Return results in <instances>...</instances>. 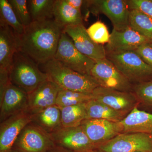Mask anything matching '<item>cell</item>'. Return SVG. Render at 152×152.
Listing matches in <instances>:
<instances>
[{
  "label": "cell",
  "mask_w": 152,
  "mask_h": 152,
  "mask_svg": "<svg viewBox=\"0 0 152 152\" xmlns=\"http://www.w3.org/2000/svg\"><path fill=\"white\" fill-rule=\"evenodd\" d=\"M63 32L54 19L32 22L17 36L18 51L43 65L53 58Z\"/></svg>",
  "instance_id": "6da1fadb"
},
{
  "label": "cell",
  "mask_w": 152,
  "mask_h": 152,
  "mask_svg": "<svg viewBox=\"0 0 152 152\" xmlns=\"http://www.w3.org/2000/svg\"><path fill=\"white\" fill-rule=\"evenodd\" d=\"M43 65L49 80L61 89L92 94L100 86L91 76L72 70L54 59Z\"/></svg>",
  "instance_id": "7a4b0ae2"
},
{
  "label": "cell",
  "mask_w": 152,
  "mask_h": 152,
  "mask_svg": "<svg viewBox=\"0 0 152 152\" xmlns=\"http://www.w3.org/2000/svg\"><path fill=\"white\" fill-rule=\"evenodd\" d=\"M39 64L23 52L14 55L9 71L11 83L27 94L48 80V76L39 69Z\"/></svg>",
  "instance_id": "3957f363"
},
{
  "label": "cell",
  "mask_w": 152,
  "mask_h": 152,
  "mask_svg": "<svg viewBox=\"0 0 152 152\" xmlns=\"http://www.w3.org/2000/svg\"><path fill=\"white\" fill-rule=\"evenodd\" d=\"M106 58L133 85L152 80V68L134 51L106 53Z\"/></svg>",
  "instance_id": "277c9868"
},
{
  "label": "cell",
  "mask_w": 152,
  "mask_h": 152,
  "mask_svg": "<svg viewBox=\"0 0 152 152\" xmlns=\"http://www.w3.org/2000/svg\"><path fill=\"white\" fill-rule=\"evenodd\" d=\"M88 10L94 15L103 14L111 21L113 29L118 31L127 29L130 10L127 0H90L84 1Z\"/></svg>",
  "instance_id": "5b68a950"
},
{
  "label": "cell",
  "mask_w": 152,
  "mask_h": 152,
  "mask_svg": "<svg viewBox=\"0 0 152 152\" xmlns=\"http://www.w3.org/2000/svg\"><path fill=\"white\" fill-rule=\"evenodd\" d=\"M53 59L72 70L89 75L95 63L79 52L72 39L64 32L61 34Z\"/></svg>",
  "instance_id": "8992f818"
},
{
  "label": "cell",
  "mask_w": 152,
  "mask_h": 152,
  "mask_svg": "<svg viewBox=\"0 0 152 152\" xmlns=\"http://www.w3.org/2000/svg\"><path fill=\"white\" fill-rule=\"evenodd\" d=\"M90 76L100 86L133 92L132 84L106 58L95 61Z\"/></svg>",
  "instance_id": "52a82bcc"
},
{
  "label": "cell",
  "mask_w": 152,
  "mask_h": 152,
  "mask_svg": "<svg viewBox=\"0 0 152 152\" xmlns=\"http://www.w3.org/2000/svg\"><path fill=\"white\" fill-rule=\"evenodd\" d=\"M55 145L50 134L31 122L22 131L12 148L21 152H48Z\"/></svg>",
  "instance_id": "ba28073f"
},
{
  "label": "cell",
  "mask_w": 152,
  "mask_h": 152,
  "mask_svg": "<svg viewBox=\"0 0 152 152\" xmlns=\"http://www.w3.org/2000/svg\"><path fill=\"white\" fill-rule=\"evenodd\" d=\"M98 148L104 152H152V136L140 132L121 133Z\"/></svg>",
  "instance_id": "9c48e42d"
},
{
  "label": "cell",
  "mask_w": 152,
  "mask_h": 152,
  "mask_svg": "<svg viewBox=\"0 0 152 152\" xmlns=\"http://www.w3.org/2000/svg\"><path fill=\"white\" fill-rule=\"evenodd\" d=\"M92 94L94 99L126 115L137 107L139 103L135 95L131 92L99 86L94 90Z\"/></svg>",
  "instance_id": "30bf717a"
},
{
  "label": "cell",
  "mask_w": 152,
  "mask_h": 152,
  "mask_svg": "<svg viewBox=\"0 0 152 152\" xmlns=\"http://www.w3.org/2000/svg\"><path fill=\"white\" fill-rule=\"evenodd\" d=\"M55 145L75 152H86L97 148L80 126L62 127L50 134Z\"/></svg>",
  "instance_id": "8fae6325"
},
{
  "label": "cell",
  "mask_w": 152,
  "mask_h": 152,
  "mask_svg": "<svg viewBox=\"0 0 152 152\" xmlns=\"http://www.w3.org/2000/svg\"><path fill=\"white\" fill-rule=\"evenodd\" d=\"M91 141L97 148L123 133L121 122L104 119H86L80 125Z\"/></svg>",
  "instance_id": "7c38bea8"
},
{
  "label": "cell",
  "mask_w": 152,
  "mask_h": 152,
  "mask_svg": "<svg viewBox=\"0 0 152 152\" xmlns=\"http://www.w3.org/2000/svg\"><path fill=\"white\" fill-rule=\"evenodd\" d=\"M63 32L72 39L75 46L83 54L95 61L106 58L104 46L92 40L83 24L67 27Z\"/></svg>",
  "instance_id": "4fadbf2b"
},
{
  "label": "cell",
  "mask_w": 152,
  "mask_h": 152,
  "mask_svg": "<svg viewBox=\"0 0 152 152\" xmlns=\"http://www.w3.org/2000/svg\"><path fill=\"white\" fill-rule=\"evenodd\" d=\"M33 115L24 111L9 117L0 124V152L12 148L15 141L24 128L32 121Z\"/></svg>",
  "instance_id": "5bb4252c"
},
{
  "label": "cell",
  "mask_w": 152,
  "mask_h": 152,
  "mask_svg": "<svg viewBox=\"0 0 152 152\" xmlns=\"http://www.w3.org/2000/svg\"><path fill=\"white\" fill-rule=\"evenodd\" d=\"M151 40L129 28L123 31L113 29L110 41L104 46L106 53H121L134 51Z\"/></svg>",
  "instance_id": "9a60e30c"
},
{
  "label": "cell",
  "mask_w": 152,
  "mask_h": 152,
  "mask_svg": "<svg viewBox=\"0 0 152 152\" xmlns=\"http://www.w3.org/2000/svg\"><path fill=\"white\" fill-rule=\"evenodd\" d=\"M28 94L11 83L0 98V121L20 112L28 111Z\"/></svg>",
  "instance_id": "2e32d148"
},
{
  "label": "cell",
  "mask_w": 152,
  "mask_h": 152,
  "mask_svg": "<svg viewBox=\"0 0 152 152\" xmlns=\"http://www.w3.org/2000/svg\"><path fill=\"white\" fill-rule=\"evenodd\" d=\"M59 87L48 80L28 94V111L34 115L56 105Z\"/></svg>",
  "instance_id": "e0dca14e"
},
{
  "label": "cell",
  "mask_w": 152,
  "mask_h": 152,
  "mask_svg": "<svg viewBox=\"0 0 152 152\" xmlns=\"http://www.w3.org/2000/svg\"><path fill=\"white\" fill-rule=\"evenodd\" d=\"M18 51L17 36L8 25L0 23V70L10 71Z\"/></svg>",
  "instance_id": "ac0fdd59"
},
{
  "label": "cell",
  "mask_w": 152,
  "mask_h": 152,
  "mask_svg": "<svg viewBox=\"0 0 152 152\" xmlns=\"http://www.w3.org/2000/svg\"><path fill=\"white\" fill-rule=\"evenodd\" d=\"M120 122L123 133H143L152 136V114L140 110L137 107Z\"/></svg>",
  "instance_id": "d6986e66"
},
{
  "label": "cell",
  "mask_w": 152,
  "mask_h": 152,
  "mask_svg": "<svg viewBox=\"0 0 152 152\" xmlns=\"http://www.w3.org/2000/svg\"><path fill=\"white\" fill-rule=\"evenodd\" d=\"M54 20L63 30L67 27L83 24L81 10L70 5L66 0H55Z\"/></svg>",
  "instance_id": "ffe728a7"
},
{
  "label": "cell",
  "mask_w": 152,
  "mask_h": 152,
  "mask_svg": "<svg viewBox=\"0 0 152 152\" xmlns=\"http://www.w3.org/2000/svg\"><path fill=\"white\" fill-rule=\"evenodd\" d=\"M32 123L49 134L63 127L61 110L58 106H51L33 115Z\"/></svg>",
  "instance_id": "44dd1931"
},
{
  "label": "cell",
  "mask_w": 152,
  "mask_h": 152,
  "mask_svg": "<svg viewBox=\"0 0 152 152\" xmlns=\"http://www.w3.org/2000/svg\"><path fill=\"white\" fill-rule=\"evenodd\" d=\"M86 119H104L120 122L126 116L94 99L86 103Z\"/></svg>",
  "instance_id": "7402d4cb"
},
{
  "label": "cell",
  "mask_w": 152,
  "mask_h": 152,
  "mask_svg": "<svg viewBox=\"0 0 152 152\" xmlns=\"http://www.w3.org/2000/svg\"><path fill=\"white\" fill-rule=\"evenodd\" d=\"M55 0H29L28 6L32 21H43L54 19Z\"/></svg>",
  "instance_id": "603a6c76"
},
{
  "label": "cell",
  "mask_w": 152,
  "mask_h": 152,
  "mask_svg": "<svg viewBox=\"0 0 152 152\" xmlns=\"http://www.w3.org/2000/svg\"><path fill=\"white\" fill-rule=\"evenodd\" d=\"M86 104L60 108L62 124L64 127H73L81 125L86 119Z\"/></svg>",
  "instance_id": "cb8c5ba5"
},
{
  "label": "cell",
  "mask_w": 152,
  "mask_h": 152,
  "mask_svg": "<svg viewBox=\"0 0 152 152\" xmlns=\"http://www.w3.org/2000/svg\"><path fill=\"white\" fill-rule=\"evenodd\" d=\"M129 26L135 31L152 40V19L142 12L130 10Z\"/></svg>",
  "instance_id": "d4e9b609"
},
{
  "label": "cell",
  "mask_w": 152,
  "mask_h": 152,
  "mask_svg": "<svg viewBox=\"0 0 152 152\" xmlns=\"http://www.w3.org/2000/svg\"><path fill=\"white\" fill-rule=\"evenodd\" d=\"M92 99L91 94L61 89L57 96L56 105L62 108L86 104Z\"/></svg>",
  "instance_id": "484cf974"
},
{
  "label": "cell",
  "mask_w": 152,
  "mask_h": 152,
  "mask_svg": "<svg viewBox=\"0 0 152 152\" xmlns=\"http://www.w3.org/2000/svg\"><path fill=\"white\" fill-rule=\"evenodd\" d=\"M0 23L10 27L17 36L21 35L24 31L25 27L19 20L7 0H0Z\"/></svg>",
  "instance_id": "4316f807"
},
{
  "label": "cell",
  "mask_w": 152,
  "mask_h": 152,
  "mask_svg": "<svg viewBox=\"0 0 152 152\" xmlns=\"http://www.w3.org/2000/svg\"><path fill=\"white\" fill-rule=\"evenodd\" d=\"M133 92L139 103L152 107V80L133 85Z\"/></svg>",
  "instance_id": "83f0119b"
},
{
  "label": "cell",
  "mask_w": 152,
  "mask_h": 152,
  "mask_svg": "<svg viewBox=\"0 0 152 152\" xmlns=\"http://www.w3.org/2000/svg\"><path fill=\"white\" fill-rule=\"evenodd\" d=\"M90 37L96 43H108L110 34L106 25L100 21L96 22L87 29Z\"/></svg>",
  "instance_id": "f1b7e54d"
},
{
  "label": "cell",
  "mask_w": 152,
  "mask_h": 152,
  "mask_svg": "<svg viewBox=\"0 0 152 152\" xmlns=\"http://www.w3.org/2000/svg\"><path fill=\"white\" fill-rule=\"evenodd\" d=\"M17 18L25 27L32 22L26 0H9Z\"/></svg>",
  "instance_id": "f546056e"
},
{
  "label": "cell",
  "mask_w": 152,
  "mask_h": 152,
  "mask_svg": "<svg viewBox=\"0 0 152 152\" xmlns=\"http://www.w3.org/2000/svg\"><path fill=\"white\" fill-rule=\"evenodd\" d=\"M130 10H138L152 19V0H127Z\"/></svg>",
  "instance_id": "4dcf8cb0"
},
{
  "label": "cell",
  "mask_w": 152,
  "mask_h": 152,
  "mask_svg": "<svg viewBox=\"0 0 152 152\" xmlns=\"http://www.w3.org/2000/svg\"><path fill=\"white\" fill-rule=\"evenodd\" d=\"M134 51L144 62L152 68V47L149 42L142 44Z\"/></svg>",
  "instance_id": "1f68e13d"
},
{
  "label": "cell",
  "mask_w": 152,
  "mask_h": 152,
  "mask_svg": "<svg viewBox=\"0 0 152 152\" xmlns=\"http://www.w3.org/2000/svg\"><path fill=\"white\" fill-rule=\"evenodd\" d=\"M11 83L9 71L0 70V98L2 96L6 89Z\"/></svg>",
  "instance_id": "d6a6232c"
},
{
  "label": "cell",
  "mask_w": 152,
  "mask_h": 152,
  "mask_svg": "<svg viewBox=\"0 0 152 152\" xmlns=\"http://www.w3.org/2000/svg\"><path fill=\"white\" fill-rule=\"evenodd\" d=\"M66 1L70 5L79 10H81L84 2L83 0H66Z\"/></svg>",
  "instance_id": "836d02e7"
},
{
  "label": "cell",
  "mask_w": 152,
  "mask_h": 152,
  "mask_svg": "<svg viewBox=\"0 0 152 152\" xmlns=\"http://www.w3.org/2000/svg\"><path fill=\"white\" fill-rule=\"evenodd\" d=\"M48 152H75L71 150H68L67 149L63 147L56 145L53 147Z\"/></svg>",
  "instance_id": "e575fe53"
},
{
  "label": "cell",
  "mask_w": 152,
  "mask_h": 152,
  "mask_svg": "<svg viewBox=\"0 0 152 152\" xmlns=\"http://www.w3.org/2000/svg\"><path fill=\"white\" fill-rule=\"evenodd\" d=\"M86 152H104L103 151H102V150L98 148H97L95 149L91 150V151H89Z\"/></svg>",
  "instance_id": "d590c367"
},
{
  "label": "cell",
  "mask_w": 152,
  "mask_h": 152,
  "mask_svg": "<svg viewBox=\"0 0 152 152\" xmlns=\"http://www.w3.org/2000/svg\"><path fill=\"white\" fill-rule=\"evenodd\" d=\"M5 152H21L18 151V150L14 149L12 148L11 149Z\"/></svg>",
  "instance_id": "8d00e7d4"
},
{
  "label": "cell",
  "mask_w": 152,
  "mask_h": 152,
  "mask_svg": "<svg viewBox=\"0 0 152 152\" xmlns=\"http://www.w3.org/2000/svg\"><path fill=\"white\" fill-rule=\"evenodd\" d=\"M149 44L152 47V40H151V41H150V42H149Z\"/></svg>",
  "instance_id": "74e56055"
},
{
  "label": "cell",
  "mask_w": 152,
  "mask_h": 152,
  "mask_svg": "<svg viewBox=\"0 0 152 152\" xmlns=\"http://www.w3.org/2000/svg\"><path fill=\"white\" fill-rule=\"evenodd\" d=\"M139 152V151H137V152Z\"/></svg>",
  "instance_id": "f35d334b"
}]
</instances>
